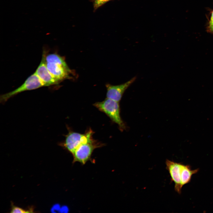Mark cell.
<instances>
[{
  "instance_id": "obj_1",
  "label": "cell",
  "mask_w": 213,
  "mask_h": 213,
  "mask_svg": "<svg viewBox=\"0 0 213 213\" xmlns=\"http://www.w3.org/2000/svg\"><path fill=\"white\" fill-rule=\"evenodd\" d=\"M42 59L50 73L59 83L69 78L71 70L64 57L56 53H45Z\"/></svg>"
},
{
  "instance_id": "obj_2",
  "label": "cell",
  "mask_w": 213,
  "mask_h": 213,
  "mask_svg": "<svg viewBox=\"0 0 213 213\" xmlns=\"http://www.w3.org/2000/svg\"><path fill=\"white\" fill-rule=\"evenodd\" d=\"M93 105L99 111L105 114L113 122L117 124L121 130L125 129V125L120 114L118 102L106 98L102 101L95 103Z\"/></svg>"
},
{
  "instance_id": "obj_3",
  "label": "cell",
  "mask_w": 213,
  "mask_h": 213,
  "mask_svg": "<svg viewBox=\"0 0 213 213\" xmlns=\"http://www.w3.org/2000/svg\"><path fill=\"white\" fill-rule=\"evenodd\" d=\"M93 131L91 129L85 134L70 131L66 136L64 142L61 144L72 154L81 144L91 141Z\"/></svg>"
},
{
  "instance_id": "obj_4",
  "label": "cell",
  "mask_w": 213,
  "mask_h": 213,
  "mask_svg": "<svg viewBox=\"0 0 213 213\" xmlns=\"http://www.w3.org/2000/svg\"><path fill=\"white\" fill-rule=\"evenodd\" d=\"M43 86L39 78L35 72L28 77L20 87L9 92L1 95L0 101L2 103L9 99L22 92L35 89Z\"/></svg>"
},
{
  "instance_id": "obj_5",
  "label": "cell",
  "mask_w": 213,
  "mask_h": 213,
  "mask_svg": "<svg viewBox=\"0 0 213 213\" xmlns=\"http://www.w3.org/2000/svg\"><path fill=\"white\" fill-rule=\"evenodd\" d=\"M101 145V144L98 143L94 140L81 144L72 153L73 162L85 164L90 158L94 149Z\"/></svg>"
},
{
  "instance_id": "obj_6",
  "label": "cell",
  "mask_w": 213,
  "mask_h": 213,
  "mask_svg": "<svg viewBox=\"0 0 213 213\" xmlns=\"http://www.w3.org/2000/svg\"><path fill=\"white\" fill-rule=\"evenodd\" d=\"M136 78V76L134 77L126 83L118 85L106 84V98L119 102L125 91L135 81Z\"/></svg>"
},
{
  "instance_id": "obj_7",
  "label": "cell",
  "mask_w": 213,
  "mask_h": 213,
  "mask_svg": "<svg viewBox=\"0 0 213 213\" xmlns=\"http://www.w3.org/2000/svg\"><path fill=\"white\" fill-rule=\"evenodd\" d=\"M166 168L170 175L171 180L175 183V189L180 193L182 187L181 185L180 163L167 159Z\"/></svg>"
},
{
  "instance_id": "obj_8",
  "label": "cell",
  "mask_w": 213,
  "mask_h": 213,
  "mask_svg": "<svg viewBox=\"0 0 213 213\" xmlns=\"http://www.w3.org/2000/svg\"><path fill=\"white\" fill-rule=\"evenodd\" d=\"M39 78L43 86H48L58 84L48 70L43 59L35 72Z\"/></svg>"
},
{
  "instance_id": "obj_9",
  "label": "cell",
  "mask_w": 213,
  "mask_h": 213,
  "mask_svg": "<svg viewBox=\"0 0 213 213\" xmlns=\"http://www.w3.org/2000/svg\"><path fill=\"white\" fill-rule=\"evenodd\" d=\"M181 185L182 187L191 180L192 176L196 173L198 170H191L187 166L180 164Z\"/></svg>"
},
{
  "instance_id": "obj_10",
  "label": "cell",
  "mask_w": 213,
  "mask_h": 213,
  "mask_svg": "<svg viewBox=\"0 0 213 213\" xmlns=\"http://www.w3.org/2000/svg\"><path fill=\"white\" fill-rule=\"evenodd\" d=\"M31 211H32V210H25L20 207L14 205L12 204L10 212L24 213L33 212Z\"/></svg>"
},
{
  "instance_id": "obj_11",
  "label": "cell",
  "mask_w": 213,
  "mask_h": 213,
  "mask_svg": "<svg viewBox=\"0 0 213 213\" xmlns=\"http://www.w3.org/2000/svg\"><path fill=\"white\" fill-rule=\"evenodd\" d=\"M111 0H93L94 10H96L106 3Z\"/></svg>"
},
{
  "instance_id": "obj_12",
  "label": "cell",
  "mask_w": 213,
  "mask_h": 213,
  "mask_svg": "<svg viewBox=\"0 0 213 213\" xmlns=\"http://www.w3.org/2000/svg\"><path fill=\"white\" fill-rule=\"evenodd\" d=\"M209 28L210 30L213 33V22H209Z\"/></svg>"
}]
</instances>
